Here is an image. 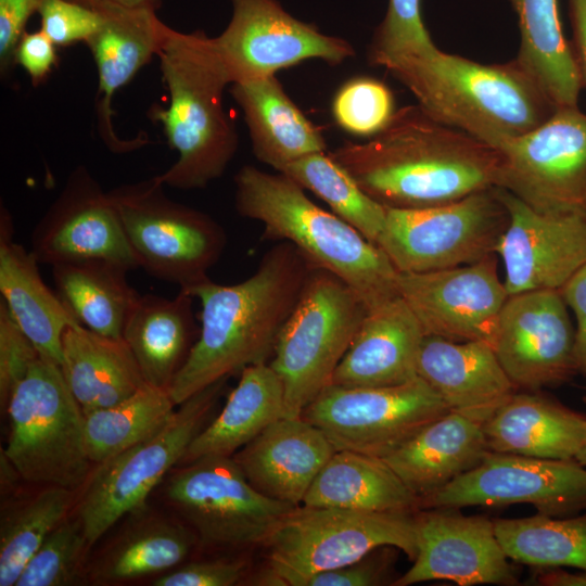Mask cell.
<instances>
[{"label": "cell", "mask_w": 586, "mask_h": 586, "mask_svg": "<svg viewBox=\"0 0 586 586\" xmlns=\"http://www.w3.org/2000/svg\"><path fill=\"white\" fill-rule=\"evenodd\" d=\"M329 154L387 208L443 205L499 183L497 148L435 120L418 104L395 111L369 140L346 141Z\"/></svg>", "instance_id": "cell-1"}, {"label": "cell", "mask_w": 586, "mask_h": 586, "mask_svg": "<svg viewBox=\"0 0 586 586\" xmlns=\"http://www.w3.org/2000/svg\"><path fill=\"white\" fill-rule=\"evenodd\" d=\"M313 267L293 244L277 242L245 280L220 284L207 279L187 290L200 301L201 327L168 390L174 403L249 366L269 362Z\"/></svg>", "instance_id": "cell-2"}, {"label": "cell", "mask_w": 586, "mask_h": 586, "mask_svg": "<svg viewBox=\"0 0 586 586\" xmlns=\"http://www.w3.org/2000/svg\"><path fill=\"white\" fill-rule=\"evenodd\" d=\"M382 67L429 116L495 148L536 128L557 109L517 59L483 64L434 46Z\"/></svg>", "instance_id": "cell-3"}, {"label": "cell", "mask_w": 586, "mask_h": 586, "mask_svg": "<svg viewBox=\"0 0 586 586\" xmlns=\"http://www.w3.org/2000/svg\"><path fill=\"white\" fill-rule=\"evenodd\" d=\"M156 56L169 103L152 109L151 118L163 125L178 157L155 178L178 190L206 188L222 176L239 145L224 106L230 78L212 38L201 30L167 26Z\"/></svg>", "instance_id": "cell-4"}, {"label": "cell", "mask_w": 586, "mask_h": 586, "mask_svg": "<svg viewBox=\"0 0 586 586\" xmlns=\"http://www.w3.org/2000/svg\"><path fill=\"white\" fill-rule=\"evenodd\" d=\"M234 184L238 214L259 221L265 240L293 244L315 267L345 281L368 309L399 295L398 271L385 253L290 177L245 165Z\"/></svg>", "instance_id": "cell-5"}, {"label": "cell", "mask_w": 586, "mask_h": 586, "mask_svg": "<svg viewBox=\"0 0 586 586\" xmlns=\"http://www.w3.org/2000/svg\"><path fill=\"white\" fill-rule=\"evenodd\" d=\"M416 511L297 506L262 544L266 562L249 584L300 586L313 574L352 564L382 546L396 547L413 561Z\"/></svg>", "instance_id": "cell-6"}, {"label": "cell", "mask_w": 586, "mask_h": 586, "mask_svg": "<svg viewBox=\"0 0 586 586\" xmlns=\"http://www.w3.org/2000/svg\"><path fill=\"white\" fill-rule=\"evenodd\" d=\"M10 432L3 454L30 483L72 492L89 475L84 412L60 365L39 357L5 409Z\"/></svg>", "instance_id": "cell-7"}, {"label": "cell", "mask_w": 586, "mask_h": 586, "mask_svg": "<svg viewBox=\"0 0 586 586\" xmlns=\"http://www.w3.org/2000/svg\"><path fill=\"white\" fill-rule=\"evenodd\" d=\"M367 311L345 281L313 267L268 362L283 387L285 417H300L331 384Z\"/></svg>", "instance_id": "cell-8"}, {"label": "cell", "mask_w": 586, "mask_h": 586, "mask_svg": "<svg viewBox=\"0 0 586 586\" xmlns=\"http://www.w3.org/2000/svg\"><path fill=\"white\" fill-rule=\"evenodd\" d=\"M164 187L154 176L109 194L139 268L187 291L209 279L227 235L213 217L173 201Z\"/></svg>", "instance_id": "cell-9"}, {"label": "cell", "mask_w": 586, "mask_h": 586, "mask_svg": "<svg viewBox=\"0 0 586 586\" xmlns=\"http://www.w3.org/2000/svg\"><path fill=\"white\" fill-rule=\"evenodd\" d=\"M227 379L181 403L153 436L98 464L77 505L89 547L128 513L143 508L149 494L180 462L203 429Z\"/></svg>", "instance_id": "cell-10"}, {"label": "cell", "mask_w": 586, "mask_h": 586, "mask_svg": "<svg viewBox=\"0 0 586 586\" xmlns=\"http://www.w3.org/2000/svg\"><path fill=\"white\" fill-rule=\"evenodd\" d=\"M509 214L497 189L423 208H387L377 245L398 272H426L496 254Z\"/></svg>", "instance_id": "cell-11"}, {"label": "cell", "mask_w": 586, "mask_h": 586, "mask_svg": "<svg viewBox=\"0 0 586 586\" xmlns=\"http://www.w3.org/2000/svg\"><path fill=\"white\" fill-rule=\"evenodd\" d=\"M450 411L420 377L390 386L330 384L302 411L335 450L384 458Z\"/></svg>", "instance_id": "cell-12"}, {"label": "cell", "mask_w": 586, "mask_h": 586, "mask_svg": "<svg viewBox=\"0 0 586 586\" xmlns=\"http://www.w3.org/2000/svg\"><path fill=\"white\" fill-rule=\"evenodd\" d=\"M171 506L205 545L262 546L294 508L255 489L232 457L206 456L171 474L165 488Z\"/></svg>", "instance_id": "cell-13"}, {"label": "cell", "mask_w": 586, "mask_h": 586, "mask_svg": "<svg viewBox=\"0 0 586 586\" xmlns=\"http://www.w3.org/2000/svg\"><path fill=\"white\" fill-rule=\"evenodd\" d=\"M497 149L499 188L538 213L586 219V114L577 106L556 109Z\"/></svg>", "instance_id": "cell-14"}, {"label": "cell", "mask_w": 586, "mask_h": 586, "mask_svg": "<svg viewBox=\"0 0 586 586\" xmlns=\"http://www.w3.org/2000/svg\"><path fill=\"white\" fill-rule=\"evenodd\" d=\"M527 504L538 513L586 512V467L575 459H542L488 450L470 471L423 498L420 509Z\"/></svg>", "instance_id": "cell-15"}, {"label": "cell", "mask_w": 586, "mask_h": 586, "mask_svg": "<svg viewBox=\"0 0 586 586\" xmlns=\"http://www.w3.org/2000/svg\"><path fill=\"white\" fill-rule=\"evenodd\" d=\"M231 1L227 27L212 38L231 84L272 76L305 60L339 65L355 56L347 40L295 18L277 0Z\"/></svg>", "instance_id": "cell-16"}, {"label": "cell", "mask_w": 586, "mask_h": 586, "mask_svg": "<svg viewBox=\"0 0 586 586\" xmlns=\"http://www.w3.org/2000/svg\"><path fill=\"white\" fill-rule=\"evenodd\" d=\"M398 294L425 335L493 346L509 297L494 255L476 263L426 272H398Z\"/></svg>", "instance_id": "cell-17"}, {"label": "cell", "mask_w": 586, "mask_h": 586, "mask_svg": "<svg viewBox=\"0 0 586 586\" xmlns=\"http://www.w3.org/2000/svg\"><path fill=\"white\" fill-rule=\"evenodd\" d=\"M493 348L518 391H537L569 381L577 373L574 329L561 291L509 295Z\"/></svg>", "instance_id": "cell-18"}, {"label": "cell", "mask_w": 586, "mask_h": 586, "mask_svg": "<svg viewBox=\"0 0 586 586\" xmlns=\"http://www.w3.org/2000/svg\"><path fill=\"white\" fill-rule=\"evenodd\" d=\"M418 552L411 568L394 586L430 581L458 585L519 584L497 538L494 520L464 515L456 508H424L416 511Z\"/></svg>", "instance_id": "cell-19"}, {"label": "cell", "mask_w": 586, "mask_h": 586, "mask_svg": "<svg viewBox=\"0 0 586 586\" xmlns=\"http://www.w3.org/2000/svg\"><path fill=\"white\" fill-rule=\"evenodd\" d=\"M30 251L40 264L105 259L128 271L139 264L109 192L84 167L68 176L61 193L35 226Z\"/></svg>", "instance_id": "cell-20"}, {"label": "cell", "mask_w": 586, "mask_h": 586, "mask_svg": "<svg viewBox=\"0 0 586 586\" xmlns=\"http://www.w3.org/2000/svg\"><path fill=\"white\" fill-rule=\"evenodd\" d=\"M496 189L509 214L496 249L508 294L560 291L586 265V219L538 213L507 190Z\"/></svg>", "instance_id": "cell-21"}, {"label": "cell", "mask_w": 586, "mask_h": 586, "mask_svg": "<svg viewBox=\"0 0 586 586\" xmlns=\"http://www.w3.org/2000/svg\"><path fill=\"white\" fill-rule=\"evenodd\" d=\"M102 16L99 29L86 42L98 72L97 116L100 136L116 153L128 152L144 140L120 139L113 128L112 101L115 93L157 55L167 25L153 8H127L97 2L88 4Z\"/></svg>", "instance_id": "cell-22"}, {"label": "cell", "mask_w": 586, "mask_h": 586, "mask_svg": "<svg viewBox=\"0 0 586 586\" xmlns=\"http://www.w3.org/2000/svg\"><path fill=\"white\" fill-rule=\"evenodd\" d=\"M335 448L323 432L300 417H282L232 458L263 495L301 506Z\"/></svg>", "instance_id": "cell-23"}, {"label": "cell", "mask_w": 586, "mask_h": 586, "mask_svg": "<svg viewBox=\"0 0 586 586\" xmlns=\"http://www.w3.org/2000/svg\"><path fill=\"white\" fill-rule=\"evenodd\" d=\"M417 373L450 411L482 424L518 391L493 346L483 341L455 342L425 335Z\"/></svg>", "instance_id": "cell-24"}, {"label": "cell", "mask_w": 586, "mask_h": 586, "mask_svg": "<svg viewBox=\"0 0 586 586\" xmlns=\"http://www.w3.org/2000/svg\"><path fill=\"white\" fill-rule=\"evenodd\" d=\"M425 334L400 295L368 309L331 384L390 386L418 377L417 362Z\"/></svg>", "instance_id": "cell-25"}, {"label": "cell", "mask_w": 586, "mask_h": 586, "mask_svg": "<svg viewBox=\"0 0 586 586\" xmlns=\"http://www.w3.org/2000/svg\"><path fill=\"white\" fill-rule=\"evenodd\" d=\"M492 451L571 460L586 442V415L537 391H515L483 424Z\"/></svg>", "instance_id": "cell-26"}, {"label": "cell", "mask_w": 586, "mask_h": 586, "mask_svg": "<svg viewBox=\"0 0 586 586\" xmlns=\"http://www.w3.org/2000/svg\"><path fill=\"white\" fill-rule=\"evenodd\" d=\"M39 262L14 240L13 218L1 206L0 292L11 315L41 357L61 364L62 336L78 323L56 292L43 281Z\"/></svg>", "instance_id": "cell-27"}, {"label": "cell", "mask_w": 586, "mask_h": 586, "mask_svg": "<svg viewBox=\"0 0 586 586\" xmlns=\"http://www.w3.org/2000/svg\"><path fill=\"white\" fill-rule=\"evenodd\" d=\"M488 450L482 423L448 411L382 459L421 501L476 467Z\"/></svg>", "instance_id": "cell-28"}, {"label": "cell", "mask_w": 586, "mask_h": 586, "mask_svg": "<svg viewBox=\"0 0 586 586\" xmlns=\"http://www.w3.org/2000/svg\"><path fill=\"white\" fill-rule=\"evenodd\" d=\"M255 157L280 171L308 154L326 152L319 129L284 91L276 75L231 84Z\"/></svg>", "instance_id": "cell-29"}, {"label": "cell", "mask_w": 586, "mask_h": 586, "mask_svg": "<svg viewBox=\"0 0 586 586\" xmlns=\"http://www.w3.org/2000/svg\"><path fill=\"white\" fill-rule=\"evenodd\" d=\"M193 296L184 291L174 298L140 295L123 329L145 383L169 390L186 362L200 329L193 313Z\"/></svg>", "instance_id": "cell-30"}, {"label": "cell", "mask_w": 586, "mask_h": 586, "mask_svg": "<svg viewBox=\"0 0 586 586\" xmlns=\"http://www.w3.org/2000/svg\"><path fill=\"white\" fill-rule=\"evenodd\" d=\"M60 368L84 413L116 405L145 384L123 339L80 323L68 326L62 336Z\"/></svg>", "instance_id": "cell-31"}, {"label": "cell", "mask_w": 586, "mask_h": 586, "mask_svg": "<svg viewBox=\"0 0 586 586\" xmlns=\"http://www.w3.org/2000/svg\"><path fill=\"white\" fill-rule=\"evenodd\" d=\"M282 417L285 404L279 377L268 362L249 366L240 372L220 413L196 434L181 462L206 456L232 457Z\"/></svg>", "instance_id": "cell-32"}, {"label": "cell", "mask_w": 586, "mask_h": 586, "mask_svg": "<svg viewBox=\"0 0 586 586\" xmlns=\"http://www.w3.org/2000/svg\"><path fill=\"white\" fill-rule=\"evenodd\" d=\"M301 506L366 512L416 511L420 499L382 458L335 450Z\"/></svg>", "instance_id": "cell-33"}, {"label": "cell", "mask_w": 586, "mask_h": 586, "mask_svg": "<svg viewBox=\"0 0 586 586\" xmlns=\"http://www.w3.org/2000/svg\"><path fill=\"white\" fill-rule=\"evenodd\" d=\"M520 30L519 63L552 104L577 106L582 69L563 35L557 0H509Z\"/></svg>", "instance_id": "cell-34"}, {"label": "cell", "mask_w": 586, "mask_h": 586, "mask_svg": "<svg viewBox=\"0 0 586 586\" xmlns=\"http://www.w3.org/2000/svg\"><path fill=\"white\" fill-rule=\"evenodd\" d=\"M128 270L105 259L52 266L56 293L76 321L97 333L123 339L127 317L139 294L127 280Z\"/></svg>", "instance_id": "cell-35"}, {"label": "cell", "mask_w": 586, "mask_h": 586, "mask_svg": "<svg viewBox=\"0 0 586 586\" xmlns=\"http://www.w3.org/2000/svg\"><path fill=\"white\" fill-rule=\"evenodd\" d=\"M194 542V534L181 524L141 518L105 548L90 575L99 583H117L164 572L182 562Z\"/></svg>", "instance_id": "cell-36"}, {"label": "cell", "mask_w": 586, "mask_h": 586, "mask_svg": "<svg viewBox=\"0 0 586 586\" xmlns=\"http://www.w3.org/2000/svg\"><path fill=\"white\" fill-rule=\"evenodd\" d=\"M495 532L506 556L519 563L586 571V512L571 517L544 513L495 519Z\"/></svg>", "instance_id": "cell-37"}, {"label": "cell", "mask_w": 586, "mask_h": 586, "mask_svg": "<svg viewBox=\"0 0 586 586\" xmlns=\"http://www.w3.org/2000/svg\"><path fill=\"white\" fill-rule=\"evenodd\" d=\"M175 406L168 390L145 383L116 405L84 413L90 461L102 463L153 436L171 418Z\"/></svg>", "instance_id": "cell-38"}, {"label": "cell", "mask_w": 586, "mask_h": 586, "mask_svg": "<svg viewBox=\"0 0 586 586\" xmlns=\"http://www.w3.org/2000/svg\"><path fill=\"white\" fill-rule=\"evenodd\" d=\"M279 173L316 194L330 206L333 214L377 245L385 226L386 207L368 195L329 152L303 156L285 165Z\"/></svg>", "instance_id": "cell-39"}, {"label": "cell", "mask_w": 586, "mask_h": 586, "mask_svg": "<svg viewBox=\"0 0 586 586\" xmlns=\"http://www.w3.org/2000/svg\"><path fill=\"white\" fill-rule=\"evenodd\" d=\"M73 493L59 486H46L2 511L0 586H15L27 561L66 519L73 505Z\"/></svg>", "instance_id": "cell-40"}, {"label": "cell", "mask_w": 586, "mask_h": 586, "mask_svg": "<svg viewBox=\"0 0 586 586\" xmlns=\"http://www.w3.org/2000/svg\"><path fill=\"white\" fill-rule=\"evenodd\" d=\"M89 548L80 520L65 519L25 564L15 586H67L82 578Z\"/></svg>", "instance_id": "cell-41"}, {"label": "cell", "mask_w": 586, "mask_h": 586, "mask_svg": "<svg viewBox=\"0 0 586 586\" xmlns=\"http://www.w3.org/2000/svg\"><path fill=\"white\" fill-rule=\"evenodd\" d=\"M336 124L345 131L372 137L391 120L394 100L391 90L372 78H355L345 82L332 103Z\"/></svg>", "instance_id": "cell-42"}, {"label": "cell", "mask_w": 586, "mask_h": 586, "mask_svg": "<svg viewBox=\"0 0 586 586\" xmlns=\"http://www.w3.org/2000/svg\"><path fill=\"white\" fill-rule=\"evenodd\" d=\"M420 0H388L382 22L372 37L368 59L372 65L417 54L433 48L421 16Z\"/></svg>", "instance_id": "cell-43"}, {"label": "cell", "mask_w": 586, "mask_h": 586, "mask_svg": "<svg viewBox=\"0 0 586 586\" xmlns=\"http://www.w3.org/2000/svg\"><path fill=\"white\" fill-rule=\"evenodd\" d=\"M40 354L0 301V405L5 411L9 400Z\"/></svg>", "instance_id": "cell-44"}, {"label": "cell", "mask_w": 586, "mask_h": 586, "mask_svg": "<svg viewBox=\"0 0 586 586\" xmlns=\"http://www.w3.org/2000/svg\"><path fill=\"white\" fill-rule=\"evenodd\" d=\"M38 13L40 30L55 46L87 42L102 23L97 10L73 0H46Z\"/></svg>", "instance_id": "cell-45"}, {"label": "cell", "mask_w": 586, "mask_h": 586, "mask_svg": "<svg viewBox=\"0 0 586 586\" xmlns=\"http://www.w3.org/2000/svg\"><path fill=\"white\" fill-rule=\"evenodd\" d=\"M397 550L393 546L379 547L352 564L313 574L304 578L300 586L393 585Z\"/></svg>", "instance_id": "cell-46"}, {"label": "cell", "mask_w": 586, "mask_h": 586, "mask_svg": "<svg viewBox=\"0 0 586 586\" xmlns=\"http://www.w3.org/2000/svg\"><path fill=\"white\" fill-rule=\"evenodd\" d=\"M241 560H208L186 565L153 581L154 586H232L245 576Z\"/></svg>", "instance_id": "cell-47"}, {"label": "cell", "mask_w": 586, "mask_h": 586, "mask_svg": "<svg viewBox=\"0 0 586 586\" xmlns=\"http://www.w3.org/2000/svg\"><path fill=\"white\" fill-rule=\"evenodd\" d=\"M46 0H0V69L5 75L15 64L16 46L26 24Z\"/></svg>", "instance_id": "cell-48"}, {"label": "cell", "mask_w": 586, "mask_h": 586, "mask_svg": "<svg viewBox=\"0 0 586 586\" xmlns=\"http://www.w3.org/2000/svg\"><path fill=\"white\" fill-rule=\"evenodd\" d=\"M55 47L40 29L25 31L16 46L15 64L23 67L34 85H39L58 63Z\"/></svg>", "instance_id": "cell-49"}, {"label": "cell", "mask_w": 586, "mask_h": 586, "mask_svg": "<svg viewBox=\"0 0 586 586\" xmlns=\"http://www.w3.org/2000/svg\"><path fill=\"white\" fill-rule=\"evenodd\" d=\"M560 291L576 318L574 359L577 373L586 378V265Z\"/></svg>", "instance_id": "cell-50"}, {"label": "cell", "mask_w": 586, "mask_h": 586, "mask_svg": "<svg viewBox=\"0 0 586 586\" xmlns=\"http://www.w3.org/2000/svg\"><path fill=\"white\" fill-rule=\"evenodd\" d=\"M538 585L544 586H586V571L568 572L559 568L543 571L536 577Z\"/></svg>", "instance_id": "cell-51"}, {"label": "cell", "mask_w": 586, "mask_h": 586, "mask_svg": "<svg viewBox=\"0 0 586 586\" xmlns=\"http://www.w3.org/2000/svg\"><path fill=\"white\" fill-rule=\"evenodd\" d=\"M582 67L586 75V0H570Z\"/></svg>", "instance_id": "cell-52"}, {"label": "cell", "mask_w": 586, "mask_h": 586, "mask_svg": "<svg viewBox=\"0 0 586 586\" xmlns=\"http://www.w3.org/2000/svg\"><path fill=\"white\" fill-rule=\"evenodd\" d=\"M82 4H91L97 2L118 4L127 8H153L157 9L160 7L161 0H73Z\"/></svg>", "instance_id": "cell-53"}, {"label": "cell", "mask_w": 586, "mask_h": 586, "mask_svg": "<svg viewBox=\"0 0 586 586\" xmlns=\"http://www.w3.org/2000/svg\"><path fill=\"white\" fill-rule=\"evenodd\" d=\"M575 460L586 467V442L584 443L581 450L577 453Z\"/></svg>", "instance_id": "cell-54"}]
</instances>
